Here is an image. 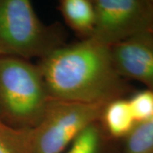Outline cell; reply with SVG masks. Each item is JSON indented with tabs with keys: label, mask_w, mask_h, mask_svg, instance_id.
<instances>
[{
	"label": "cell",
	"mask_w": 153,
	"mask_h": 153,
	"mask_svg": "<svg viewBox=\"0 0 153 153\" xmlns=\"http://www.w3.org/2000/svg\"><path fill=\"white\" fill-rule=\"evenodd\" d=\"M50 98L105 105L128 87L115 68L111 49L93 38L64 44L39 60Z\"/></svg>",
	"instance_id": "6da1fadb"
},
{
	"label": "cell",
	"mask_w": 153,
	"mask_h": 153,
	"mask_svg": "<svg viewBox=\"0 0 153 153\" xmlns=\"http://www.w3.org/2000/svg\"><path fill=\"white\" fill-rule=\"evenodd\" d=\"M50 100L38 64L0 58V121L16 129L32 130Z\"/></svg>",
	"instance_id": "7a4b0ae2"
},
{
	"label": "cell",
	"mask_w": 153,
	"mask_h": 153,
	"mask_svg": "<svg viewBox=\"0 0 153 153\" xmlns=\"http://www.w3.org/2000/svg\"><path fill=\"white\" fill-rule=\"evenodd\" d=\"M64 44L61 28L42 22L30 0H0V58L42 60Z\"/></svg>",
	"instance_id": "3957f363"
},
{
	"label": "cell",
	"mask_w": 153,
	"mask_h": 153,
	"mask_svg": "<svg viewBox=\"0 0 153 153\" xmlns=\"http://www.w3.org/2000/svg\"><path fill=\"white\" fill-rule=\"evenodd\" d=\"M105 105L50 98L43 117L32 129V153H64L88 127L100 121Z\"/></svg>",
	"instance_id": "277c9868"
},
{
	"label": "cell",
	"mask_w": 153,
	"mask_h": 153,
	"mask_svg": "<svg viewBox=\"0 0 153 153\" xmlns=\"http://www.w3.org/2000/svg\"><path fill=\"white\" fill-rule=\"evenodd\" d=\"M95 26L92 38L111 47L153 27V0H93Z\"/></svg>",
	"instance_id": "5b68a950"
},
{
	"label": "cell",
	"mask_w": 153,
	"mask_h": 153,
	"mask_svg": "<svg viewBox=\"0 0 153 153\" xmlns=\"http://www.w3.org/2000/svg\"><path fill=\"white\" fill-rule=\"evenodd\" d=\"M117 73L141 82L153 91V37L141 33L110 47Z\"/></svg>",
	"instance_id": "8992f818"
},
{
	"label": "cell",
	"mask_w": 153,
	"mask_h": 153,
	"mask_svg": "<svg viewBox=\"0 0 153 153\" xmlns=\"http://www.w3.org/2000/svg\"><path fill=\"white\" fill-rule=\"evenodd\" d=\"M99 122L109 140H125L137 124L128 100L124 97L105 105Z\"/></svg>",
	"instance_id": "52a82bcc"
},
{
	"label": "cell",
	"mask_w": 153,
	"mask_h": 153,
	"mask_svg": "<svg viewBox=\"0 0 153 153\" xmlns=\"http://www.w3.org/2000/svg\"><path fill=\"white\" fill-rule=\"evenodd\" d=\"M58 10L66 25L81 40L92 38L95 26L93 0H60Z\"/></svg>",
	"instance_id": "ba28073f"
},
{
	"label": "cell",
	"mask_w": 153,
	"mask_h": 153,
	"mask_svg": "<svg viewBox=\"0 0 153 153\" xmlns=\"http://www.w3.org/2000/svg\"><path fill=\"white\" fill-rule=\"evenodd\" d=\"M108 140L100 122H96L88 127L64 153H104Z\"/></svg>",
	"instance_id": "9c48e42d"
},
{
	"label": "cell",
	"mask_w": 153,
	"mask_h": 153,
	"mask_svg": "<svg viewBox=\"0 0 153 153\" xmlns=\"http://www.w3.org/2000/svg\"><path fill=\"white\" fill-rule=\"evenodd\" d=\"M122 153H153V117L137 123L130 134L123 140Z\"/></svg>",
	"instance_id": "30bf717a"
},
{
	"label": "cell",
	"mask_w": 153,
	"mask_h": 153,
	"mask_svg": "<svg viewBox=\"0 0 153 153\" xmlns=\"http://www.w3.org/2000/svg\"><path fill=\"white\" fill-rule=\"evenodd\" d=\"M0 153H32V130L0 128Z\"/></svg>",
	"instance_id": "8fae6325"
},
{
	"label": "cell",
	"mask_w": 153,
	"mask_h": 153,
	"mask_svg": "<svg viewBox=\"0 0 153 153\" xmlns=\"http://www.w3.org/2000/svg\"><path fill=\"white\" fill-rule=\"evenodd\" d=\"M137 123L153 117V91L148 88L137 91L128 99Z\"/></svg>",
	"instance_id": "7c38bea8"
},
{
	"label": "cell",
	"mask_w": 153,
	"mask_h": 153,
	"mask_svg": "<svg viewBox=\"0 0 153 153\" xmlns=\"http://www.w3.org/2000/svg\"><path fill=\"white\" fill-rule=\"evenodd\" d=\"M4 127H6V126L4 125V123L1 122V121H0V128H4ZM7 127H8V126H7Z\"/></svg>",
	"instance_id": "4fadbf2b"
},
{
	"label": "cell",
	"mask_w": 153,
	"mask_h": 153,
	"mask_svg": "<svg viewBox=\"0 0 153 153\" xmlns=\"http://www.w3.org/2000/svg\"><path fill=\"white\" fill-rule=\"evenodd\" d=\"M150 33H151V34L152 35V37H153V27H152V30L150 31Z\"/></svg>",
	"instance_id": "5bb4252c"
}]
</instances>
